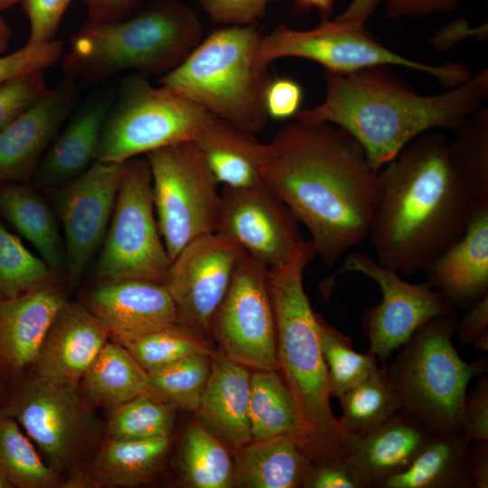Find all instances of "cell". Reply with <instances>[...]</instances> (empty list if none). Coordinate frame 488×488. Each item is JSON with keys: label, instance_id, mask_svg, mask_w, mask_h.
I'll return each mask as SVG.
<instances>
[{"label": "cell", "instance_id": "cell-1", "mask_svg": "<svg viewBox=\"0 0 488 488\" xmlns=\"http://www.w3.org/2000/svg\"><path fill=\"white\" fill-rule=\"evenodd\" d=\"M379 172L344 129L296 119L267 144L261 167L265 185L306 227L329 267L368 239Z\"/></svg>", "mask_w": 488, "mask_h": 488}, {"label": "cell", "instance_id": "cell-2", "mask_svg": "<svg viewBox=\"0 0 488 488\" xmlns=\"http://www.w3.org/2000/svg\"><path fill=\"white\" fill-rule=\"evenodd\" d=\"M442 131L407 145L379 172L368 239L380 265L404 276L423 269L464 234L475 199L453 164Z\"/></svg>", "mask_w": 488, "mask_h": 488}, {"label": "cell", "instance_id": "cell-3", "mask_svg": "<svg viewBox=\"0 0 488 488\" xmlns=\"http://www.w3.org/2000/svg\"><path fill=\"white\" fill-rule=\"evenodd\" d=\"M324 81L323 102L300 110L295 119L344 129L379 171L419 136L434 130L455 132L488 97L486 68L435 95L418 93L389 66L344 73L324 70Z\"/></svg>", "mask_w": 488, "mask_h": 488}, {"label": "cell", "instance_id": "cell-4", "mask_svg": "<svg viewBox=\"0 0 488 488\" xmlns=\"http://www.w3.org/2000/svg\"><path fill=\"white\" fill-rule=\"evenodd\" d=\"M316 256L311 239L269 268L278 373L296 409L302 450L314 464L348 459L353 436L333 413L317 315L304 288V272Z\"/></svg>", "mask_w": 488, "mask_h": 488}, {"label": "cell", "instance_id": "cell-5", "mask_svg": "<svg viewBox=\"0 0 488 488\" xmlns=\"http://www.w3.org/2000/svg\"><path fill=\"white\" fill-rule=\"evenodd\" d=\"M196 12L181 0H147L127 17L85 22L61 57L66 78L95 83L116 73L165 74L202 40Z\"/></svg>", "mask_w": 488, "mask_h": 488}, {"label": "cell", "instance_id": "cell-6", "mask_svg": "<svg viewBox=\"0 0 488 488\" xmlns=\"http://www.w3.org/2000/svg\"><path fill=\"white\" fill-rule=\"evenodd\" d=\"M261 37L257 23L217 28L158 83L257 135L269 119L264 94L272 78L258 57Z\"/></svg>", "mask_w": 488, "mask_h": 488}, {"label": "cell", "instance_id": "cell-7", "mask_svg": "<svg viewBox=\"0 0 488 488\" xmlns=\"http://www.w3.org/2000/svg\"><path fill=\"white\" fill-rule=\"evenodd\" d=\"M458 320L456 310L438 315L418 327L385 364L398 393L400 410L425 423L436 434L459 431L470 381L487 372V360L464 361L452 343Z\"/></svg>", "mask_w": 488, "mask_h": 488}, {"label": "cell", "instance_id": "cell-8", "mask_svg": "<svg viewBox=\"0 0 488 488\" xmlns=\"http://www.w3.org/2000/svg\"><path fill=\"white\" fill-rule=\"evenodd\" d=\"M0 408L59 474L77 471L100 437L99 422L79 382H54L25 373L3 384Z\"/></svg>", "mask_w": 488, "mask_h": 488}, {"label": "cell", "instance_id": "cell-9", "mask_svg": "<svg viewBox=\"0 0 488 488\" xmlns=\"http://www.w3.org/2000/svg\"><path fill=\"white\" fill-rule=\"evenodd\" d=\"M210 112L174 90L136 73L121 84L100 135L96 161L123 164L149 152L193 141Z\"/></svg>", "mask_w": 488, "mask_h": 488}, {"label": "cell", "instance_id": "cell-10", "mask_svg": "<svg viewBox=\"0 0 488 488\" xmlns=\"http://www.w3.org/2000/svg\"><path fill=\"white\" fill-rule=\"evenodd\" d=\"M171 262L156 220L148 162L134 157L124 163L94 277L99 283L143 280L164 284Z\"/></svg>", "mask_w": 488, "mask_h": 488}, {"label": "cell", "instance_id": "cell-11", "mask_svg": "<svg viewBox=\"0 0 488 488\" xmlns=\"http://www.w3.org/2000/svg\"><path fill=\"white\" fill-rule=\"evenodd\" d=\"M145 158L159 231L172 261L193 239L216 232L220 183L192 141L156 149Z\"/></svg>", "mask_w": 488, "mask_h": 488}, {"label": "cell", "instance_id": "cell-12", "mask_svg": "<svg viewBox=\"0 0 488 488\" xmlns=\"http://www.w3.org/2000/svg\"><path fill=\"white\" fill-rule=\"evenodd\" d=\"M258 57L268 66L282 58L305 59L324 70L351 72L374 66L403 67L435 78L442 86L454 88L470 77L465 66L449 62L431 65L404 57L380 43L365 25L323 20L309 30L279 24L260 39Z\"/></svg>", "mask_w": 488, "mask_h": 488}, {"label": "cell", "instance_id": "cell-13", "mask_svg": "<svg viewBox=\"0 0 488 488\" xmlns=\"http://www.w3.org/2000/svg\"><path fill=\"white\" fill-rule=\"evenodd\" d=\"M211 334L233 361L253 371H278L269 268L244 251L213 315Z\"/></svg>", "mask_w": 488, "mask_h": 488}, {"label": "cell", "instance_id": "cell-14", "mask_svg": "<svg viewBox=\"0 0 488 488\" xmlns=\"http://www.w3.org/2000/svg\"><path fill=\"white\" fill-rule=\"evenodd\" d=\"M360 273L378 284L381 301L366 309L362 315L363 333L370 342L369 352L385 361L404 344L426 322L455 311L427 282L408 283L399 273L363 253L351 252L327 283L347 273Z\"/></svg>", "mask_w": 488, "mask_h": 488}, {"label": "cell", "instance_id": "cell-15", "mask_svg": "<svg viewBox=\"0 0 488 488\" xmlns=\"http://www.w3.org/2000/svg\"><path fill=\"white\" fill-rule=\"evenodd\" d=\"M217 234L272 268L285 263L305 240L291 210L265 183L223 187Z\"/></svg>", "mask_w": 488, "mask_h": 488}, {"label": "cell", "instance_id": "cell-16", "mask_svg": "<svg viewBox=\"0 0 488 488\" xmlns=\"http://www.w3.org/2000/svg\"><path fill=\"white\" fill-rule=\"evenodd\" d=\"M241 253L229 239L211 233L191 241L172 260L164 285L174 303L178 324L211 335L213 315Z\"/></svg>", "mask_w": 488, "mask_h": 488}, {"label": "cell", "instance_id": "cell-17", "mask_svg": "<svg viewBox=\"0 0 488 488\" xmlns=\"http://www.w3.org/2000/svg\"><path fill=\"white\" fill-rule=\"evenodd\" d=\"M123 164L95 161L75 179L55 189L64 232L66 273L76 285L105 238L122 176Z\"/></svg>", "mask_w": 488, "mask_h": 488}, {"label": "cell", "instance_id": "cell-18", "mask_svg": "<svg viewBox=\"0 0 488 488\" xmlns=\"http://www.w3.org/2000/svg\"><path fill=\"white\" fill-rule=\"evenodd\" d=\"M79 83L66 78L27 111L0 130V184L33 175L71 114Z\"/></svg>", "mask_w": 488, "mask_h": 488}, {"label": "cell", "instance_id": "cell-19", "mask_svg": "<svg viewBox=\"0 0 488 488\" xmlns=\"http://www.w3.org/2000/svg\"><path fill=\"white\" fill-rule=\"evenodd\" d=\"M82 304L119 343L178 324L173 298L160 283H99L85 295Z\"/></svg>", "mask_w": 488, "mask_h": 488}, {"label": "cell", "instance_id": "cell-20", "mask_svg": "<svg viewBox=\"0 0 488 488\" xmlns=\"http://www.w3.org/2000/svg\"><path fill=\"white\" fill-rule=\"evenodd\" d=\"M66 301L58 279L0 299V380L21 378L33 365L42 341Z\"/></svg>", "mask_w": 488, "mask_h": 488}, {"label": "cell", "instance_id": "cell-21", "mask_svg": "<svg viewBox=\"0 0 488 488\" xmlns=\"http://www.w3.org/2000/svg\"><path fill=\"white\" fill-rule=\"evenodd\" d=\"M427 281L455 309L488 295V200H475L463 236L424 269Z\"/></svg>", "mask_w": 488, "mask_h": 488}, {"label": "cell", "instance_id": "cell-22", "mask_svg": "<svg viewBox=\"0 0 488 488\" xmlns=\"http://www.w3.org/2000/svg\"><path fill=\"white\" fill-rule=\"evenodd\" d=\"M109 336L103 324L82 303L66 300L31 369L50 381L80 382Z\"/></svg>", "mask_w": 488, "mask_h": 488}, {"label": "cell", "instance_id": "cell-23", "mask_svg": "<svg viewBox=\"0 0 488 488\" xmlns=\"http://www.w3.org/2000/svg\"><path fill=\"white\" fill-rule=\"evenodd\" d=\"M435 434L420 419L399 410L373 431L353 436L348 461L365 488L379 487L406 470Z\"/></svg>", "mask_w": 488, "mask_h": 488}, {"label": "cell", "instance_id": "cell-24", "mask_svg": "<svg viewBox=\"0 0 488 488\" xmlns=\"http://www.w3.org/2000/svg\"><path fill=\"white\" fill-rule=\"evenodd\" d=\"M250 374L249 369L215 352L195 411L200 423L233 454L253 440L249 416Z\"/></svg>", "mask_w": 488, "mask_h": 488}, {"label": "cell", "instance_id": "cell-25", "mask_svg": "<svg viewBox=\"0 0 488 488\" xmlns=\"http://www.w3.org/2000/svg\"><path fill=\"white\" fill-rule=\"evenodd\" d=\"M113 99L107 93L88 99L57 135L34 174L39 184L59 187L80 175L95 161Z\"/></svg>", "mask_w": 488, "mask_h": 488}, {"label": "cell", "instance_id": "cell-26", "mask_svg": "<svg viewBox=\"0 0 488 488\" xmlns=\"http://www.w3.org/2000/svg\"><path fill=\"white\" fill-rule=\"evenodd\" d=\"M192 142L223 187L246 189L264 183L261 167L267 144L255 134L210 113Z\"/></svg>", "mask_w": 488, "mask_h": 488}, {"label": "cell", "instance_id": "cell-27", "mask_svg": "<svg viewBox=\"0 0 488 488\" xmlns=\"http://www.w3.org/2000/svg\"><path fill=\"white\" fill-rule=\"evenodd\" d=\"M234 485L296 488L305 485L314 463L287 436L251 440L234 453Z\"/></svg>", "mask_w": 488, "mask_h": 488}, {"label": "cell", "instance_id": "cell-28", "mask_svg": "<svg viewBox=\"0 0 488 488\" xmlns=\"http://www.w3.org/2000/svg\"><path fill=\"white\" fill-rule=\"evenodd\" d=\"M170 436L144 440L107 438L86 472L93 486H136L150 482L162 470Z\"/></svg>", "mask_w": 488, "mask_h": 488}, {"label": "cell", "instance_id": "cell-29", "mask_svg": "<svg viewBox=\"0 0 488 488\" xmlns=\"http://www.w3.org/2000/svg\"><path fill=\"white\" fill-rule=\"evenodd\" d=\"M0 213L38 250L53 273L66 272L64 244L47 202L32 188L0 184Z\"/></svg>", "mask_w": 488, "mask_h": 488}, {"label": "cell", "instance_id": "cell-30", "mask_svg": "<svg viewBox=\"0 0 488 488\" xmlns=\"http://www.w3.org/2000/svg\"><path fill=\"white\" fill-rule=\"evenodd\" d=\"M79 383L92 408L112 410L148 391V373L125 346L108 341Z\"/></svg>", "mask_w": 488, "mask_h": 488}, {"label": "cell", "instance_id": "cell-31", "mask_svg": "<svg viewBox=\"0 0 488 488\" xmlns=\"http://www.w3.org/2000/svg\"><path fill=\"white\" fill-rule=\"evenodd\" d=\"M469 444L460 431L435 434L406 470L378 488H469L465 469Z\"/></svg>", "mask_w": 488, "mask_h": 488}, {"label": "cell", "instance_id": "cell-32", "mask_svg": "<svg viewBox=\"0 0 488 488\" xmlns=\"http://www.w3.org/2000/svg\"><path fill=\"white\" fill-rule=\"evenodd\" d=\"M249 416L253 440L287 436L300 446L296 409L278 371H253L250 374Z\"/></svg>", "mask_w": 488, "mask_h": 488}, {"label": "cell", "instance_id": "cell-33", "mask_svg": "<svg viewBox=\"0 0 488 488\" xmlns=\"http://www.w3.org/2000/svg\"><path fill=\"white\" fill-rule=\"evenodd\" d=\"M338 400L342 408L339 423L348 435L354 436L373 431L401 409L385 365L348 389Z\"/></svg>", "mask_w": 488, "mask_h": 488}, {"label": "cell", "instance_id": "cell-34", "mask_svg": "<svg viewBox=\"0 0 488 488\" xmlns=\"http://www.w3.org/2000/svg\"><path fill=\"white\" fill-rule=\"evenodd\" d=\"M0 474L12 488L61 486L60 474L39 455L15 419L0 408Z\"/></svg>", "mask_w": 488, "mask_h": 488}, {"label": "cell", "instance_id": "cell-35", "mask_svg": "<svg viewBox=\"0 0 488 488\" xmlns=\"http://www.w3.org/2000/svg\"><path fill=\"white\" fill-rule=\"evenodd\" d=\"M186 483L194 488L234 486V465L228 447L201 423L191 424L182 446Z\"/></svg>", "mask_w": 488, "mask_h": 488}, {"label": "cell", "instance_id": "cell-36", "mask_svg": "<svg viewBox=\"0 0 488 488\" xmlns=\"http://www.w3.org/2000/svg\"><path fill=\"white\" fill-rule=\"evenodd\" d=\"M177 406L145 392L111 410L105 432L115 440L170 436Z\"/></svg>", "mask_w": 488, "mask_h": 488}, {"label": "cell", "instance_id": "cell-37", "mask_svg": "<svg viewBox=\"0 0 488 488\" xmlns=\"http://www.w3.org/2000/svg\"><path fill=\"white\" fill-rule=\"evenodd\" d=\"M448 141L450 159L473 196L488 200V107L468 117Z\"/></svg>", "mask_w": 488, "mask_h": 488}, {"label": "cell", "instance_id": "cell-38", "mask_svg": "<svg viewBox=\"0 0 488 488\" xmlns=\"http://www.w3.org/2000/svg\"><path fill=\"white\" fill-rule=\"evenodd\" d=\"M320 347L325 363L331 397L339 399L379 366L377 357L356 352L351 339L316 314Z\"/></svg>", "mask_w": 488, "mask_h": 488}, {"label": "cell", "instance_id": "cell-39", "mask_svg": "<svg viewBox=\"0 0 488 488\" xmlns=\"http://www.w3.org/2000/svg\"><path fill=\"white\" fill-rule=\"evenodd\" d=\"M146 371H154L192 355H212L205 336L180 324L121 343Z\"/></svg>", "mask_w": 488, "mask_h": 488}, {"label": "cell", "instance_id": "cell-40", "mask_svg": "<svg viewBox=\"0 0 488 488\" xmlns=\"http://www.w3.org/2000/svg\"><path fill=\"white\" fill-rule=\"evenodd\" d=\"M212 355H192L147 371L148 392L177 408L195 412L209 377Z\"/></svg>", "mask_w": 488, "mask_h": 488}, {"label": "cell", "instance_id": "cell-41", "mask_svg": "<svg viewBox=\"0 0 488 488\" xmlns=\"http://www.w3.org/2000/svg\"><path fill=\"white\" fill-rule=\"evenodd\" d=\"M58 279L0 223V299L14 297Z\"/></svg>", "mask_w": 488, "mask_h": 488}, {"label": "cell", "instance_id": "cell-42", "mask_svg": "<svg viewBox=\"0 0 488 488\" xmlns=\"http://www.w3.org/2000/svg\"><path fill=\"white\" fill-rule=\"evenodd\" d=\"M43 70L19 75L0 84V130L35 105L48 91Z\"/></svg>", "mask_w": 488, "mask_h": 488}, {"label": "cell", "instance_id": "cell-43", "mask_svg": "<svg viewBox=\"0 0 488 488\" xmlns=\"http://www.w3.org/2000/svg\"><path fill=\"white\" fill-rule=\"evenodd\" d=\"M61 41L53 39L39 44H26L9 54L0 55V84L19 75L44 70L59 61L63 53Z\"/></svg>", "mask_w": 488, "mask_h": 488}, {"label": "cell", "instance_id": "cell-44", "mask_svg": "<svg viewBox=\"0 0 488 488\" xmlns=\"http://www.w3.org/2000/svg\"><path fill=\"white\" fill-rule=\"evenodd\" d=\"M73 0H22L30 33L26 44H39L54 39L62 16Z\"/></svg>", "mask_w": 488, "mask_h": 488}, {"label": "cell", "instance_id": "cell-45", "mask_svg": "<svg viewBox=\"0 0 488 488\" xmlns=\"http://www.w3.org/2000/svg\"><path fill=\"white\" fill-rule=\"evenodd\" d=\"M281 0H199L210 18L222 26L257 23L267 5Z\"/></svg>", "mask_w": 488, "mask_h": 488}, {"label": "cell", "instance_id": "cell-46", "mask_svg": "<svg viewBox=\"0 0 488 488\" xmlns=\"http://www.w3.org/2000/svg\"><path fill=\"white\" fill-rule=\"evenodd\" d=\"M459 431L470 443L488 441V377L484 374L465 397Z\"/></svg>", "mask_w": 488, "mask_h": 488}, {"label": "cell", "instance_id": "cell-47", "mask_svg": "<svg viewBox=\"0 0 488 488\" xmlns=\"http://www.w3.org/2000/svg\"><path fill=\"white\" fill-rule=\"evenodd\" d=\"M304 91L301 85L286 77L271 78L264 94V104L268 118H292L301 110Z\"/></svg>", "mask_w": 488, "mask_h": 488}, {"label": "cell", "instance_id": "cell-48", "mask_svg": "<svg viewBox=\"0 0 488 488\" xmlns=\"http://www.w3.org/2000/svg\"><path fill=\"white\" fill-rule=\"evenodd\" d=\"M304 487L365 488L361 476L348 459L314 464Z\"/></svg>", "mask_w": 488, "mask_h": 488}, {"label": "cell", "instance_id": "cell-49", "mask_svg": "<svg viewBox=\"0 0 488 488\" xmlns=\"http://www.w3.org/2000/svg\"><path fill=\"white\" fill-rule=\"evenodd\" d=\"M458 341L472 344L476 350H488V295L470 306L462 319L457 320L455 331Z\"/></svg>", "mask_w": 488, "mask_h": 488}, {"label": "cell", "instance_id": "cell-50", "mask_svg": "<svg viewBox=\"0 0 488 488\" xmlns=\"http://www.w3.org/2000/svg\"><path fill=\"white\" fill-rule=\"evenodd\" d=\"M460 0H385L390 18L418 17L454 11Z\"/></svg>", "mask_w": 488, "mask_h": 488}, {"label": "cell", "instance_id": "cell-51", "mask_svg": "<svg viewBox=\"0 0 488 488\" xmlns=\"http://www.w3.org/2000/svg\"><path fill=\"white\" fill-rule=\"evenodd\" d=\"M146 0H84L88 17L86 22L102 23L129 16Z\"/></svg>", "mask_w": 488, "mask_h": 488}, {"label": "cell", "instance_id": "cell-52", "mask_svg": "<svg viewBox=\"0 0 488 488\" xmlns=\"http://www.w3.org/2000/svg\"><path fill=\"white\" fill-rule=\"evenodd\" d=\"M465 469L469 488L488 487V441L469 444Z\"/></svg>", "mask_w": 488, "mask_h": 488}, {"label": "cell", "instance_id": "cell-53", "mask_svg": "<svg viewBox=\"0 0 488 488\" xmlns=\"http://www.w3.org/2000/svg\"><path fill=\"white\" fill-rule=\"evenodd\" d=\"M385 0H352L345 10L334 19L344 23L365 25L378 6Z\"/></svg>", "mask_w": 488, "mask_h": 488}, {"label": "cell", "instance_id": "cell-54", "mask_svg": "<svg viewBox=\"0 0 488 488\" xmlns=\"http://www.w3.org/2000/svg\"><path fill=\"white\" fill-rule=\"evenodd\" d=\"M476 31H478V28H470L465 21L460 20L449 24V26H446L440 31L435 38H433L432 42L440 49V46H442L446 40L452 39L450 40L451 43H455L457 42L458 36L463 39L467 35L474 36L476 33Z\"/></svg>", "mask_w": 488, "mask_h": 488}, {"label": "cell", "instance_id": "cell-55", "mask_svg": "<svg viewBox=\"0 0 488 488\" xmlns=\"http://www.w3.org/2000/svg\"><path fill=\"white\" fill-rule=\"evenodd\" d=\"M296 4L302 9H316L323 20H325L332 14L334 0H296Z\"/></svg>", "mask_w": 488, "mask_h": 488}, {"label": "cell", "instance_id": "cell-56", "mask_svg": "<svg viewBox=\"0 0 488 488\" xmlns=\"http://www.w3.org/2000/svg\"><path fill=\"white\" fill-rule=\"evenodd\" d=\"M12 32L7 23L0 16V55L8 49Z\"/></svg>", "mask_w": 488, "mask_h": 488}, {"label": "cell", "instance_id": "cell-57", "mask_svg": "<svg viewBox=\"0 0 488 488\" xmlns=\"http://www.w3.org/2000/svg\"><path fill=\"white\" fill-rule=\"evenodd\" d=\"M22 0H0V11L6 10L17 4H21Z\"/></svg>", "mask_w": 488, "mask_h": 488}, {"label": "cell", "instance_id": "cell-58", "mask_svg": "<svg viewBox=\"0 0 488 488\" xmlns=\"http://www.w3.org/2000/svg\"><path fill=\"white\" fill-rule=\"evenodd\" d=\"M0 488H12L11 484L6 479L0 474Z\"/></svg>", "mask_w": 488, "mask_h": 488}, {"label": "cell", "instance_id": "cell-59", "mask_svg": "<svg viewBox=\"0 0 488 488\" xmlns=\"http://www.w3.org/2000/svg\"><path fill=\"white\" fill-rule=\"evenodd\" d=\"M2 386H3V383H2V381H1V380H0V390H1V389H2Z\"/></svg>", "mask_w": 488, "mask_h": 488}]
</instances>
